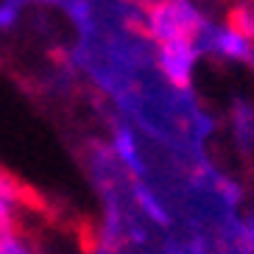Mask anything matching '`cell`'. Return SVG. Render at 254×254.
I'll list each match as a JSON object with an SVG mask.
<instances>
[{"label":"cell","instance_id":"obj_1","mask_svg":"<svg viewBox=\"0 0 254 254\" xmlns=\"http://www.w3.org/2000/svg\"><path fill=\"white\" fill-rule=\"evenodd\" d=\"M193 56H195V48L190 42H165V45H159V67H162L165 78L173 87H179V90L190 87Z\"/></svg>","mask_w":254,"mask_h":254}]
</instances>
